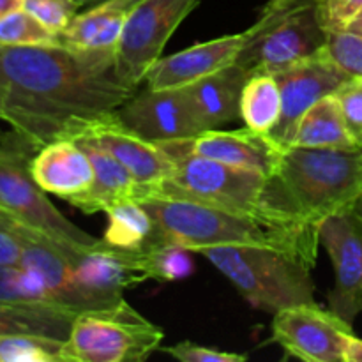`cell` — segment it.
I'll use <instances>...</instances> for the list:
<instances>
[{"instance_id":"obj_27","label":"cell","mask_w":362,"mask_h":362,"mask_svg":"<svg viewBox=\"0 0 362 362\" xmlns=\"http://www.w3.org/2000/svg\"><path fill=\"white\" fill-rule=\"evenodd\" d=\"M0 303L59 304L45 283L21 265H0Z\"/></svg>"},{"instance_id":"obj_4","label":"cell","mask_w":362,"mask_h":362,"mask_svg":"<svg viewBox=\"0 0 362 362\" xmlns=\"http://www.w3.org/2000/svg\"><path fill=\"white\" fill-rule=\"evenodd\" d=\"M253 308L267 313L297 304H317L311 278L315 264L274 246H216L198 251Z\"/></svg>"},{"instance_id":"obj_19","label":"cell","mask_w":362,"mask_h":362,"mask_svg":"<svg viewBox=\"0 0 362 362\" xmlns=\"http://www.w3.org/2000/svg\"><path fill=\"white\" fill-rule=\"evenodd\" d=\"M247 73L235 62L187 85L193 108L204 131L219 129L240 117V98Z\"/></svg>"},{"instance_id":"obj_2","label":"cell","mask_w":362,"mask_h":362,"mask_svg":"<svg viewBox=\"0 0 362 362\" xmlns=\"http://www.w3.org/2000/svg\"><path fill=\"white\" fill-rule=\"evenodd\" d=\"M154 221L152 244H172L187 251L216 246H274L296 251L317 264L320 232L272 225L253 216L235 214L198 202L147 193L136 198Z\"/></svg>"},{"instance_id":"obj_10","label":"cell","mask_w":362,"mask_h":362,"mask_svg":"<svg viewBox=\"0 0 362 362\" xmlns=\"http://www.w3.org/2000/svg\"><path fill=\"white\" fill-rule=\"evenodd\" d=\"M352 324L318 304H297L274 313L272 341L306 362H345Z\"/></svg>"},{"instance_id":"obj_28","label":"cell","mask_w":362,"mask_h":362,"mask_svg":"<svg viewBox=\"0 0 362 362\" xmlns=\"http://www.w3.org/2000/svg\"><path fill=\"white\" fill-rule=\"evenodd\" d=\"M329 59L350 78H362V34L350 28L327 32L324 46Z\"/></svg>"},{"instance_id":"obj_37","label":"cell","mask_w":362,"mask_h":362,"mask_svg":"<svg viewBox=\"0 0 362 362\" xmlns=\"http://www.w3.org/2000/svg\"><path fill=\"white\" fill-rule=\"evenodd\" d=\"M293 2H296V0H269V4L264 7L262 13H274V11H281L285 9V7L292 6Z\"/></svg>"},{"instance_id":"obj_12","label":"cell","mask_w":362,"mask_h":362,"mask_svg":"<svg viewBox=\"0 0 362 362\" xmlns=\"http://www.w3.org/2000/svg\"><path fill=\"white\" fill-rule=\"evenodd\" d=\"M320 244L334 269L329 306L354 324L362 313V219L354 211L331 216L320 226Z\"/></svg>"},{"instance_id":"obj_13","label":"cell","mask_w":362,"mask_h":362,"mask_svg":"<svg viewBox=\"0 0 362 362\" xmlns=\"http://www.w3.org/2000/svg\"><path fill=\"white\" fill-rule=\"evenodd\" d=\"M281 90V117L274 129L267 134L281 151L290 147L300 117L329 94H334L341 85L352 80L346 76L322 49L311 59L290 66L272 74Z\"/></svg>"},{"instance_id":"obj_20","label":"cell","mask_w":362,"mask_h":362,"mask_svg":"<svg viewBox=\"0 0 362 362\" xmlns=\"http://www.w3.org/2000/svg\"><path fill=\"white\" fill-rule=\"evenodd\" d=\"M88 154L94 168V180L85 193L71 198L67 204L80 209L85 214L106 212L113 205L134 198L138 182L133 173L120 165L112 154L103 151L98 145L85 140H76Z\"/></svg>"},{"instance_id":"obj_40","label":"cell","mask_w":362,"mask_h":362,"mask_svg":"<svg viewBox=\"0 0 362 362\" xmlns=\"http://www.w3.org/2000/svg\"><path fill=\"white\" fill-rule=\"evenodd\" d=\"M349 28H350V30H354V32H359V34H362V13L359 14V16L356 18V20L352 21V23L349 25Z\"/></svg>"},{"instance_id":"obj_36","label":"cell","mask_w":362,"mask_h":362,"mask_svg":"<svg viewBox=\"0 0 362 362\" xmlns=\"http://www.w3.org/2000/svg\"><path fill=\"white\" fill-rule=\"evenodd\" d=\"M23 7V0H0V18Z\"/></svg>"},{"instance_id":"obj_30","label":"cell","mask_w":362,"mask_h":362,"mask_svg":"<svg viewBox=\"0 0 362 362\" xmlns=\"http://www.w3.org/2000/svg\"><path fill=\"white\" fill-rule=\"evenodd\" d=\"M23 9L55 34H60L80 13L76 0H23Z\"/></svg>"},{"instance_id":"obj_17","label":"cell","mask_w":362,"mask_h":362,"mask_svg":"<svg viewBox=\"0 0 362 362\" xmlns=\"http://www.w3.org/2000/svg\"><path fill=\"white\" fill-rule=\"evenodd\" d=\"M30 172L46 193L66 202L85 193L94 180L90 158L76 140H57L39 148Z\"/></svg>"},{"instance_id":"obj_6","label":"cell","mask_w":362,"mask_h":362,"mask_svg":"<svg viewBox=\"0 0 362 362\" xmlns=\"http://www.w3.org/2000/svg\"><path fill=\"white\" fill-rule=\"evenodd\" d=\"M165 332L126 299L76 315L64 362H141L161 349Z\"/></svg>"},{"instance_id":"obj_41","label":"cell","mask_w":362,"mask_h":362,"mask_svg":"<svg viewBox=\"0 0 362 362\" xmlns=\"http://www.w3.org/2000/svg\"><path fill=\"white\" fill-rule=\"evenodd\" d=\"M354 212H356V214L362 219V197L359 198V202L356 204V207H354Z\"/></svg>"},{"instance_id":"obj_11","label":"cell","mask_w":362,"mask_h":362,"mask_svg":"<svg viewBox=\"0 0 362 362\" xmlns=\"http://www.w3.org/2000/svg\"><path fill=\"white\" fill-rule=\"evenodd\" d=\"M117 117L126 129L154 144L204 133L186 87L136 90Z\"/></svg>"},{"instance_id":"obj_18","label":"cell","mask_w":362,"mask_h":362,"mask_svg":"<svg viewBox=\"0 0 362 362\" xmlns=\"http://www.w3.org/2000/svg\"><path fill=\"white\" fill-rule=\"evenodd\" d=\"M141 0H110L80 11L59 34V45L76 53L115 55L124 25Z\"/></svg>"},{"instance_id":"obj_31","label":"cell","mask_w":362,"mask_h":362,"mask_svg":"<svg viewBox=\"0 0 362 362\" xmlns=\"http://www.w3.org/2000/svg\"><path fill=\"white\" fill-rule=\"evenodd\" d=\"M343 119L357 144L362 145V78H352L334 92Z\"/></svg>"},{"instance_id":"obj_32","label":"cell","mask_w":362,"mask_h":362,"mask_svg":"<svg viewBox=\"0 0 362 362\" xmlns=\"http://www.w3.org/2000/svg\"><path fill=\"white\" fill-rule=\"evenodd\" d=\"M23 255V223L0 207V265H20Z\"/></svg>"},{"instance_id":"obj_23","label":"cell","mask_w":362,"mask_h":362,"mask_svg":"<svg viewBox=\"0 0 362 362\" xmlns=\"http://www.w3.org/2000/svg\"><path fill=\"white\" fill-rule=\"evenodd\" d=\"M108 225L103 240L120 250L144 251L154 237V221L147 209L134 198L113 205L105 212Z\"/></svg>"},{"instance_id":"obj_5","label":"cell","mask_w":362,"mask_h":362,"mask_svg":"<svg viewBox=\"0 0 362 362\" xmlns=\"http://www.w3.org/2000/svg\"><path fill=\"white\" fill-rule=\"evenodd\" d=\"M147 193L198 202L235 214L253 216L272 225L320 232L286 218L274 207L269 189V175L200 156L175 159V170L156 186L138 191L134 200Z\"/></svg>"},{"instance_id":"obj_34","label":"cell","mask_w":362,"mask_h":362,"mask_svg":"<svg viewBox=\"0 0 362 362\" xmlns=\"http://www.w3.org/2000/svg\"><path fill=\"white\" fill-rule=\"evenodd\" d=\"M317 11L325 30H343L362 13V0H317Z\"/></svg>"},{"instance_id":"obj_38","label":"cell","mask_w":362,"mask_h":362,"mask_svg":"<svg viewBox=\"0 0 362 362\" xmlns=\"http://www.w3.org/2000/svg\"><path fill=\"white\" fill-rule=\"evenodd\" d=\"M2 57H4V46H0V119H4V92H6V78H4Z\"/></svg>"},{"instance_id":"obj_22","label":"cell","mask_w":362,"mask_h":362,"mask_svg":"<svg viewBox=\"0 0 362 362\" xmlns=\"http://www.w3.org/2000/svg\"><path fill=\"white\" fill-rule=\"evenodd\" d=\"M290 147L356 148L357 144L343 119L341 106L334 94L318 99L303 117L293 133Z\"/></svg>"},{"instance_id":"obj_7","label":"cell","mask_w":362,"mask_h":362,"mask_svg":"<svg viewBox=\"0 0 362 362\" xmlns=\"http://www.w3.org/2000/svg\"><path fill=\"white\" fill-rule=\"evenodd\" d=\"M244 34L246 41L235 64L247 76L276 74L296 66L320 53L327 41L317 0H296L281 11L262 13L260 20Z\"/></svg>"},{"instance_id":"obj_39","label":"cell","mask_w":362,"mask_h":362,"mask_svg":"<svg viewBox=\"0 0 362 362\" xmlns=\"http://www.w3.org/2000/svg\"><path fill=\"white\" fill-rule=\"evenodd\" d=\"M105 2H110V0H76L78 9H80V11L92 9V7L99 6V4H105Z\"/></svg>"},{"instance_id":"obj_35","label":"cell","mask_w":362,"mask_h":362,"mask_svg":"<svg viewBox=\"0 0 362 362\" xmlns=\"http://www.w3.org/2000/svg\"><path fill=\"white\" fill-rule=\"evenodd\" d=\"M345 362H362V339L356 334L349 339L345 352Z\"/></svg>"},{"instance_id":"obj_21","label":"cell","mask_w":362,"mask_h":362,"mask_svg":"<svg viewBox=\"0 0 362 362\" xmlns=\"http://www.w3.org/2000/svg\"><path fill=\"white\" fill-rule=\"evenodd\" d=\"M78 313L59 304L0 303V336L37 334L67 339Z\"/></svg>"},{"instance_id":"obj_14","label":"cell","mask_w":362,"mask_h":362,"mask_svg":"<svg viewBox=\"0 0 362 362\" xmlns=\"http://www.w3.org/2000/svg\"><path fill=\"white\" fill-rule=\"evenodd\" d=\"M158 145L173 161L187 156H200L225 165L257 170L265 175L274 172L283 152L267 134L255 133L247 127L237 131L209 129L197 136L161 141Z\"/></svg>"},{"instance_id":"obj_33","label":"cell","mask_w":362,"mask_h":362,"mask_svg":"<svg viewBox=\"0 0 362 362\" xmlns=\"http://www.w3.org/2000/svg\"><path fill=\"white\" fill-rule=\"evenodd\" d=\"M166 356L173 357L182 362H244L247 361L246 354L225 352L219 349H211V346L197 345L191 341L177 343V345L163 349Z\"/></svg>"},{"instance_id":"obj_29","label":"cell","mask_w":362,"mask_h":362,"mask_svg":"<svg viewBox=\"0 0 362 362\" xmlns=\"http://www.w3.org/2000/svg\"><path fill=\"white\" fill-rule=\"evenodd\" d=\"M151 255L154 281H177L184 279L193 271L187 250L172 244H152L147 247Z\"/></svg>"},{"instance_id":"obj_8","label":"cell","mask_w":362,"mask_h":362,"mask_svg":"<svg viewBox=\"0 0 362 362\" xmlns=\"http://www.w3.org/2000/svg\"><path fill=\"white\" fill-rule=\"evenodd\" d=\"M37 148L14 131L0 138V207L37 232L74 246H94L99 239L71 223L35 182L30 161Z\"/></svg>"},{"instance_id":"obj_25","label":"cell","mask_w":362,"mask_h":362,"mask_svg":"<svg viewBox=\"0 0 362 362\" xmlns=\"http://www.w3.org/2000/svg\"><path fill=\"white\" fill-rule=\"evenodd\" d=\"M66 339L37 334L0 336V362H64Z\"/></svg>"},{"instance_id":"obj_15","label":"cell","mask_w":362,"mask_h":362,"mask_svg":"<svg viewBox=\"0 0 362 362\" xmlns=\"http://www.w3.org/2000/svg\"><path fill=\"white\" fill-rule=\"evenodd\" d=\"M246 34H232L198 42L168 57H159L145 74L147 88H180L230 66L243 49Z\"/></svg>"},{"instance_id":"obj_26","label":"cell","mask_w":362,"mask_h":362,"mask_svg":"<svg viewBox=\"0 0 362 362\" xmlns=\"http://www.w3.org/2000/svg\"><path fill=\"white\" fill-rule=\"evenodd\" d=\"M0 46H60L59 34L49 30L23 7L0 18Z\"/></svg>"},{"instance_id":"obj_1","label":"cell","mask_w":362,"mask_h":362,"mask_svg":"<svg viewBox=\"0 0 362 362\" xmlns=\"http://www.w3.org/2000/svg\"><path fill=\"white\" fill-rule=\"evenodd\" d=\"M4 119L35 148L76 140L115 119L138 90L115 73V55L64 46H7L2 57Z\"/></svg>"},{"instance_id":"obj_24","label":"cell","mask_w":362,"mask_h":362,"mask_svg":"<svg viewBox=\"0 0 362 362\" xmlns=\"http://www.w3.org/2000/svg\"><path fill=\"white\" fill-rule=\"evenodd\" d=\"M281 90L272 74L247 78L240 98V119L247 129L269 134L281 117Z\"/></svg>"},{"instance_id":"obj_16","label":"cell","mask_w":362,"mask_h":362,"mask_svg":"<svg viewBox=\"0 0 362 362\" xmlns=\"http://www.w3.org/2000/svg\"><path fill=\"white\" fill-rule=\"evenodd\" d=\"M76 140L98 145L126 166L138 182L136 193L156 186L175 170V161L166 156L158 144L131 133L120 124L119 117L99 124Z\"/></svg>"},{"instance_id":"obj_9","label":"cell","mask_w":362,"mask_h":362,"mask_svg":"<svg viewBox=\"0 0 362 362\" xmlns=\"http://www.w3.org/2000/svg\"><path fill=\"white\" fill-rule=\"evenodd\" d=\"M198 4L200 0H141L127 18L117 46V76L129 87H140L173 32Z\"/></svg>"},{"instance_id":"obj_3","label":"cell","mask_w":362,"mask_h":362,"mask_svg":"<svg viewBox=\"0 0 362 362\" xmlns=\"http://www.w3.org/2000/svg\"><path fill=\"white\" fill-rule=\"evenodd\" d=\"M269 186L283 214L320 230L331 216L354 211L362 197V147L285 148Z\"/></svg>"}]
</instances>
